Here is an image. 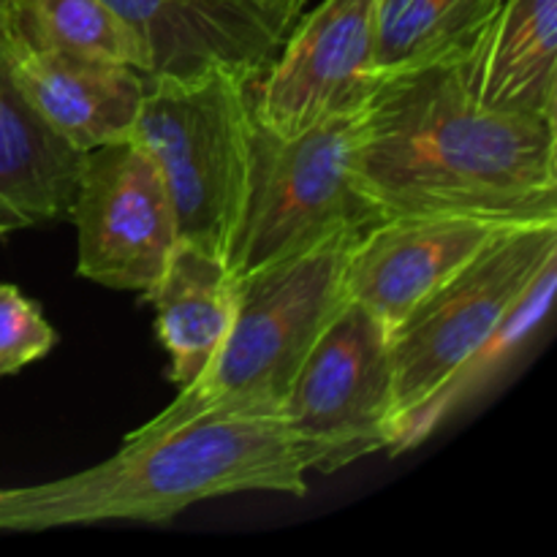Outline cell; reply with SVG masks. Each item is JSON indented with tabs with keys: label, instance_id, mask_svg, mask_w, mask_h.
<instances>
[{
	"label": "cell",
	"instance_id": "d6986e66",
	"mask_svg": "<svg viewBox=\"0 0 557 557\" xmlns=\"http://www.w3.org/2000/svg\"><path fill=\"white\" fill-rule=\"evenodd\" d=\"M54 343L58 332L44 319L41 305L11 283H0V379L44 359Z\"/></svg>",
	"mask_w": 557,
	"mask_h": 557
},
{
	"label": "cell",
	"instance_id": "4fadbf2b",
	"mask_svg": "<svg viewBox=\"0 0 557 557\" xmlns=\"http://www.w3.org/2000/svg\"><path fill=\"white\" fill-rule=\"evenodd\" d=\"M156 310V335L169 354V381L196 384L226 341L237 315L239 277L223 256L177 239L161 277L141 294Z\"/></svg>",
	"mask_w": 557,
	"mask_h": 557
},
{
	"label": "cell",
	"instance_id": "ac0fdd59",
	"mask_svg": "<svg viewBox=\"0 0 557 557\" xmlns=\"http://www.w3.org/2000/svg\"><path fill=\"white\" fill-rule=\"evenodd\" d=\"M0 36L49 52L123 63L141 74L150 71L141 38L107 0H3Z\"/></svg>",
	"mask_w": 557,
	"mask_h": 557
},
{
	"label": "cell",
	"instance_id": "ba28073f",
	"mask_svg": "<svg viewBox=\"0 0 557 557\" xmlns=\"http://www.w3.org/2000/svg\"><path fill=\"white\" fill-rule=\"evenodd\" d=\"M69 221L76 275L117 292H150L177 243L166 183L128 136L85 152Z\"/></svg>",
	"mask_w": 557,
	"mask_h": 557
},
{
	"label": "cell",
	"instance_id": "8fae6325",
	"mask_svg": "<svg viewBox=\"0 0 557 557\" xmlns=\"http://www.w3.org/2000/svg\"><path fill=\"white\" fill-rule=\"evenodd\" d=\"M136 30L152 74H190L207 65L264 71L292 22L267 0H107Z\"/></svg>",
	"mask_w": 557,
	"mask_h": 557
},
{
	"label": "cell",
	"instance_id": "9a60e30c",
	"mask_svg": "<svg viewBox=\"0 0 557 557\" xmlns=\"http://www.w3.org/2000/svg\"><path fill=\"white\" fill-rule=\"evenodd\" d=\"M82 158L38 117L0 58V218L11 228L69 221Z\"/></svg>",
	"mask_w": 557,
	"mask_h": 557
},
{
	"label": "cell",
	"instance_id": "e0dca14e",
	"mask_svg": "<svg viewBox=\"0 0 557 557\" xmlns=\"http://www.w3.org/2000/svg\"><path fill=\"white\" fill-rule=\"evenodd\" d=\"M504 0H375V76L468 58Z\"/></svg>",
	"mask_w": 557,
	"mask_h": 557
},
{
	"label": "cell",
	"instance_id": "7402d4cb",
	"mask_svg": "<svg viewBox=\"0 0 557 557\" xmlns=\"http://www.w3.org/2000/svg\"><path fill=\"white\" fill-rule=\"evenodd\" d=\"M0 22H3V0H0Z\"/></svg>",
	"mask_w": 557,
	"mask_h": 557
},
{
	"label": "cell",
	"instance_id": "6da1fadb",
	"mask_svg": "<svg viewBox=\"0 0 557 557\" xmlns=\"http://www.w3.org/2000/svg\"><path fill=\"white\" fill-rule=\"evenodd\" d=\"M351 177L379 218L557 223V123L484 107L468 58L395 71L357 112Z\"/></svg>",
	"mask_w": 557,
	"mask_h": 557
},
{
	"label": "cell",
	"instance_id": "44dd1931",
	"mask_svg": "<svg viewBox=\"0 0 557 557\" xmlns=\"http://www.w3.org/2000/svg\"><path fill=\"white\" fill-rule=\"evenodd\" d=\"M9 232H14V228H11L9 223H5L3 218H0V237H5V234H9Z\"/></svg>",
	"mask_w": 557,
	"mask_h": 557
},
{
	"label": "cell",
	"instance_id": "30bf717a",
	"mask_svg": "<svg viewBox=\"0 0 557 557\" xmlns=\"http://www.w3.org/2000/svg\"><path fill=\"white\" fill-rule=\"evenodd\" d=\"M522 223L484 215H400L370 223L351 245L346 299L395 330L495 237Z\"/></svg>",
	"mask_w": 557,
	"mask_h": 557
},
{
	"label": "cell",
	"instance_id": "7a4b0ae2",
	"mask_svg": "<svg viewBox=\"0 0 557 557\" xmlns=\"http://www.w3.org/2000/svg\"><path fill=\"white\" fill-rule=\"evenodd\" d=\"M315 457L281 413L201 417L128 433L109 460L52 482L0 487V533L98 522H169L201 500L239 493L302 498Z\"/></svg>",
	"mask_w": 557,
	"mask_h": 557
},
{
	"label": "cell",
	"instance_id": "5bb4252c",
	"mask_svg": "<svg viewBox=\"0 0 557 557\" xmlns=\"http://www.w3.org/2000/svg\"><path fill=\"white\" fill-rule=\"evenodd\" d=\"M468 65L484 107L557 123V0H504Z\"/></svg>",
	"mask_w": 557,
	"mask_h": 557
},
{
	"label": "cell",
	"instance_id": "ffe728a7",
	"mask_svg": "<svg viewBox=\"0 0 557 557\" xmlns=\"http://www.w3.org/2000/svg\"><path fill=\"white\" fill-rule=\"evenodd\" d=\"M267 3H270L277 14L286 16V20L294 25V22H297V16L302 14V9L308 0H267Z\"/></svg>",
	"mask_w": 557,
	"mask_h": 557
},
{
	"label": "cell",
	"instance_id": "3957f363",
	"mask_svg": "<svg viewBox=\"0 0 557 557\" xmlns=\"http://www.w3.org/2000/svg\"><path fill=\"white\" fill-rule=\"evenodd\" d=\"M362 232L335 234L239 277L237 315L210 368L136 430L156 433L223 413H281L305 357L346 305L348 253Z\"/></svg>",
	"mask_w": 557,
	"mask_h": 557
},
{
	"label": "cell",
	"instance_id": "52a82bcc",
	"mask_svg": "<svg viewBox=\"0 0 557 557\" xmlns=\"http://www.w3.org/2000/svg\"><path fill=\"white\" fill-rule=\"evenodd\" d=\"M281 419L321 473L389 451L397 438L389 330L346 299L305 357Z\"/></svg>",
	"mask_w": 557,
	"mask_h": 557
},
{
	"label": "cell",
	"instance_id": "9c48e42d",
	"mask_svg": "<svg viewBox=\"0 0 557 557\" xmlns=\"http://www.w3.org/2000/svg\"><path fill=\"white\" fill-rule=\"evenodd\" d=\"M375 85V0H324L297 16L250 96L261 128L297 136L359 109Z\"/></svg>",
	"mask_w": 557,
	"mask_h": 557
},
{
	"label": "cell",
	"instance_id": "2e32d148",
	"mask_svg": "<svg viewBox=\"0 0 557 557\" xmlns=\"http://www.w3.org/2000/svg\"><path fill=\"white\" fill-rule=\"evenodd\" d=\"M555 288H557V256L547 261L542 270L536 272L515 308L506 313V319L495 326L493 335L446 379V384L424 403L419 411H413L406 422L400 424L395 446L389 455H403L408 449H417L428 435H433L446 419L455 411H460L466 403L473 397L482 395L490 386V381L498 379L511 362L522 354V348L536 337L547 321L549 310L555 302Z\"/></svg>",
	"mask_w": 557,
	"mask_h": 557
},
{
	"label": "cell",
	"instance_id": "5b68a950",
	"mask_svg": "<svg viewBox=\"0 0 557 557\" xmlns=\"http://www.w3.org/2000/svg\"><path fill=\"white\" fill-rule=\"evenodd\" d=\"M359 109L324 117L297 136H275L256 120L248 199L228 259L234 275L245 277L381 221L351 177Z\"/></svg>",
	"mask_w": 557,
	"mask_h": 557
},
{
	"label": "cell",
	"instance_id": "8992f818",
	"mask_svg": "<svg viewBox=\"0 0 557 557\" xmlns=\"http://www.w3.org/2000/svg\"><path fill=\"white\" fill-rule=\"evenodd\" d=\"M553 256H557V223H522L509 228L389 332L397 433L493 335Z\"/></svg>",
	"mask_w": 557,
	"mask_h": 557
},
{
	"label": "cell",
	"instance_id": "7c38bea8",
	"mask_svg": "<svg viewBox=\"0 0 557 557\" xmlns=\"http://www.w3.org/2000/svg\"><path fill=\"white\" fill-rule=\"evenodd\" d=\"M0 58L38 117L74 150L125 139L145 96V74L131 65L27 47L0 36Z\"/></svg>",
	"mask_w": 557,
	"mask_h": 557
},
{
	"label": "cell",
	"instance_id": "277c9868",
	"mask_svg": "<svg viewBox=\"0 0 557 557\" xmlns=\"http://www.w3.org/2000/svg\"><path fill=\"white\" fill-rule=\"evenodd\" d=\"M256 74L261 71L207 65L190 74L145 76V96L128 131L166 183L177 239L226 261L248 199Z\"/></svg>",
	"mask_w": 557,
	"mask_h": 557
}]
</instances>
